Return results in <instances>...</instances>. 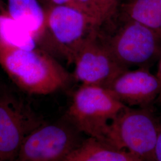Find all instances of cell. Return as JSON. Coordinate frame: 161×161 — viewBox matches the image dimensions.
<instances>
[{"label":"cell","instance_id":"cell-4","mask_svg":"<svg viewBox=\"0 0 161 161\" xmlns=\"http://www.w3.org/2000/svg\"><path fill=\"white\" fill-rule=\"evenodd\" d=\"M80 143L74 128L43 123L24 140L13 161H64Z\"/></svg>","mask_w":161,"mask_h":161},{"label":"cell","instance_id":"cell-2","mask_svg":"<svg viewBox=\"0 0 161 161\" xmlns=\"http://www.w3.org/2000/svg\"><path fill=\"white\" fill-rule=\"evenodd\" d=\"M126 106L105 87L82 85L74 94L68 116L76 130L104 143L110 122Z\"/></svg>","mask_w":161,"mask_h":161},{"label":"cell","instance_id":"cell-14","mask_svg":"<svg viewBox=\"0 0 161 161\" xmlns=\"http://www.w3.org/2000/svg\"><path fill=\"white\" fill-rule=\"evenodd\" d=\"M51 5L68 6L94 19L98 22H106L102 13L93 0H49Z\"/></svg>","mask_w":161,"mask_h":161},{"label":"cell","instance_id":"cell-15","mask_svg":"<svg viewBox=\"0 0 161 161\" xmlns=\"http://www.w3.org/2000/svg\"><path fill=\"white\" fill-rule=\"evenodd\" d=\"M105 20L114 16L117 11L119 0H93Z\"/></svg>","mask_w":161,"mask_h":161},{"label":"cell","instance_id":"cell-6","mask_svg":"<svg viewBox=\"0 0 161 161\" xmlns=\"http://www.w3.org/2000/svg\"><path fill=\"white\" fill-rule=\"evenodd\" d=\"M45 33L70 61L80 44L96 32L101 24L68 6L51 5L45 10Z\"/></svg>","mask_w":161,"mask_h":161},{"label":"cell","instance_id":"cell-13","mask_svg":"<svg viewBox=\"0 0 161 161\" xmlns=\"http://www.w3.org/2000/svg\"><path fill=\"white\" fill-rule=\"evenodd\" d=\"M0 38L14 46L36 48L37 42L28 31L9 16L7 12L0 13Z\"/></svg>","mask_w":161,"mask_h":161},{"label":"cell","instance_id":"cell-7","mask_svg":"<svg viewBox=\"0 0 161 161\" xmlns=\"http://www.w3.org/2000/svg\"><path fill=\"white\" fill-rule=\"evenodd\" d=\"M70 62L75 66V79L82 85L106 87L127 69L116 61L106 44L97 40L96 32L80 44L74 53Z\"/></svg>","mask_w":161,"mask_h":161},{"label":"cell","instance_id":"cell-16","mask_svg":"<svg viewBox=\"0 0 161 161\" xmlns=\"http://www.w3.org/2000/svg\"><path fill=\"white\" fill-rule=\"evenodd\" d=\"M151 161H161V122H159L158 138Z\"/></svg>","mask_w":161,"mask_h":161},{"label":"cell","instance_id":"cell-9","mask_svg":"<svg viewBox=\"0 0 161 161\" xmlns=\"http://www.w3.org/2000/svg\"><path fill=\"white\" fill-rule=\"evenodd\" d=\"M127 106L144 108L161 92V83L157 76L143 68L126 69L105 87Z\"/></svg>","mask_w":161,"mask_h":161},{"label":"cell","instance_id":"cell-17","mask_svg":"<svg viewBox=\"0 0 161 161\" xmlns=\"http://www.w3.org/2000/svg\"><path fill=\"white\" fill-rule=\"evenodd\" d=\"M156 75L157 76L158 78L159 79V80L160 81V83H161V92H160V94H159V97L158 98V100H159V102L161 103V57H160L159 62V64H158L157 73H156Z\"/></svg>","mask_w":161,"mask_h":161},{"label":"cell","instance_id":"cell-8","mask_svg":"<svg viewBox=\"0 0 161 161\" xmlns=\"http://www.w3.org/2000/svg\"><path fill=\"white\" fill-rule=\"evenodd\" d=\"M32 111L16 99L0 97V159L13 161L24 140L42 124Z\"/></svg>","mask_w":161,"mask_h":161},{"label":"cell","instance_id":"cell-18","mask_svg":"<svg viewBox=\"0 0 161 161\" xmlns=\"http://www.w3.org/2000/svg\"><path fill=\"white\" fill-rule=\"evenodd\" d=\"M0 12H1V3H0Z\"/></svg>","mask_w":161,"mask_h":161},{"label":"cell","instance_id":"cell-11","mask_svg":"<svg viewBox=\"0 0 161 161\" xmlns=\"http://www.w3.org/2000/svg\"><path fill=\"white\" fill-rule=\"evenodd\" d=\"M64 161H142L125 150H118L96 138L80 143Z\"/></svg>","mask_w":161,"mask_h":161},{"label":"cell","instance_id":"cell-12","mask_svg":"<svg viewBox=\"0 0 161 161\" xmlns=\"http://www.w3.org/2000/svg\"><path fill=\"white\" fill-rule=\"evenodd\" d=\"M124 12L125 19L144 25L161 40V0H131Z\"/></svg>","mask_w":161,"mask_h":161},{"label":"cell","instance_id":"cell-3","mask_svg":"<svg viewBox=\"0 0 161 161\" xmlns=\"http://www.w3.org/2000/svg\"><path fill=\"white\" fill-rule=\"evenodd\" d=\"M159 122L149 110L126 106L110 122L104 143L125 150L142 161H151Z\"/></svg>","mask_w":161,"mask_h":161},{"label":"cell","instance_id":"cell-10","mask_svg":"<svg viewBox=\"0 0 161 161\" xmlns=\"http://www.w3.org/2000/svg\"><path fill=\"white\" fill-rule=\"evenodd\" d=\"M7 13L32 35L36 41L46 29L45 10L38 0H7Z\"/></svg>","mask_w":161,"mask_h":161},{"label":"cell","instance_id":"cell-5","mask_svg":"<svg viewBox=\"0 0 161 161\" xmlns=\"http://www.w3.org/2000/svg\"><path fill=\"white\" fill-rule=\"evenodd\" d=\"M161 44L150 29L128 19L106 43L116 61L127 69L148 63L161 53Z\"/></svg>","mask_w":161,"mask_h":161},{"label":"cell","instance_id":"cell-1","mask_svg":"<svg viewBox=\"0 0 161 161\" xmlns=\"http://www.w3.org/2000/svg\"><path fill=\"white\" fill-rule=\"evenodd\" d=\"M0 65L19 88L29 94H50L69 81L68 72L46 52L14 46L1 38Z\"/></svg>","mask_w":161,"mask_h":161},{"label":"cell","instance_id":"cell-19","mask_svg":"<svg viewBox=\"0 0 161 161\" xmlns=\"http://www.w3.org/2000/svg\"><path fill=\"white\" fill-rule=\"evenodd\" d=\"M0 161H1V159H0Z\"/></svg>","mask_w":161,"mask_h":161}]
</instances>
